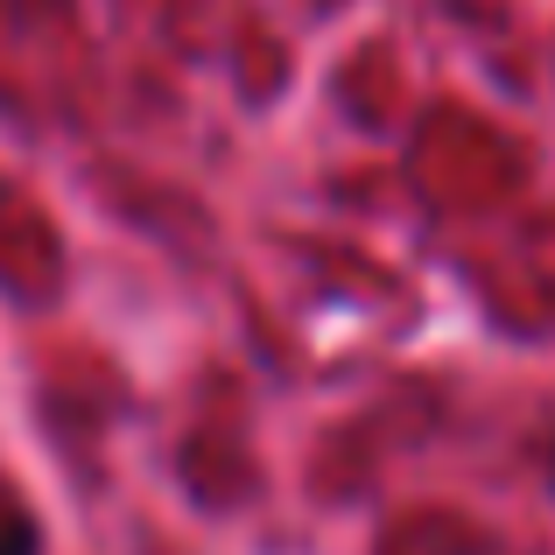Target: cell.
I'll use <instances>...</instances> for the list:
<instances>
[{
    "mask_svg": "<svg viewBox=\"0 0 555 555\" xmlns=\"http://www.w3.org/2000/svg\"><path fill=\"white\" fill-rule=\"evenodd\" d=\"M0 555H42V534H36V520H0Z\"/></svg>",
    "mask_w": 555,
    "mask_h": 555,
    "instance_id": "cell-1",
    "label": "cell"
}]
</instances>
